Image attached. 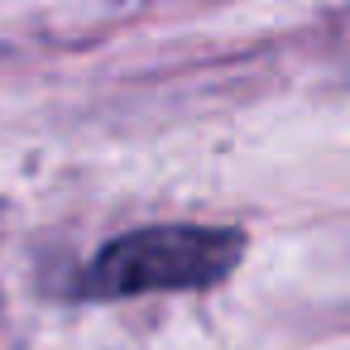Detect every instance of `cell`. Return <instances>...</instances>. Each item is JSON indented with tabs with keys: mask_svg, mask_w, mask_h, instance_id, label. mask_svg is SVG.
I'll use <instances>...</instances> for the list:
<instances>
[{
	"mask_svg": "<svg viewBox=\"0 0 350 350\" xmlns=\"http://www.w3.org/2000/svg\"><path fill=\"white\" fill-rule=\"evenodd\" d=\"M240 259H245V235L230 226H192V221L139 226L106 240L92 254L82 273V293L96 302L149 297V293H202L230 278Z\"/></svg>",
	"mask_w": 350,
	"mask_h": 350,
	"instance_id": "6da1fadb",
	"label": "cell"
}]
</instances>
